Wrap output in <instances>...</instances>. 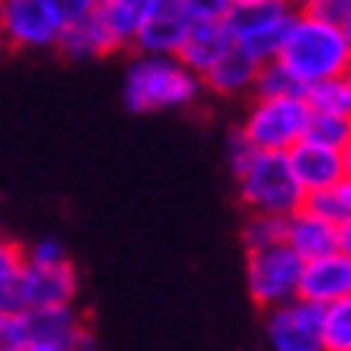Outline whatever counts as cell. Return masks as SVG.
<instances>
[{"label": "cell", "instance_id": "obj_17", "mask_svg": "<svg viewBox=\"0 0 351 351\" xmlns=\"http://www.w3.org/2000/svg\"><path fill=\"white\" fill-rule=\"evenodd\" d=\"M284 242L297 252L303 261L309 258H319L326 252L339 248V226L322 219V216L309 213L306 206H297L287 216V229H284Z\"/></svg>", "mask_w": 351, "mask_h": 351}, {"label": "cell", "instance_id": "obj_21", "mask_svg": "<svg viewBox=\"0 0 351 351\" xmlns=\"http://www.w3.org/2000/svg\"><path fill=\"white\" fill-rule=\"evenodd\" d=\"M284 229H287V216L248 213V219H245V226H242L245 252H252V248H267V245L284 242Z\"/></svg>", "mask_w": 351, "mask_h": 351}, {"label": "cell", "instance_id": "obj_6", "mask_svg": "<svg viewBox=\"0 0 351 351\" xmlns=\"http://www.w3.org/2000/svg\"><path fill=\"white\" fill-rule=\"evenodd\" d=\"M300 271L303 258L287 242L252 248L245 258V287L258 309H271L277 303H287L300 290Z\"/></svg>", "mask_w": 351, "mask_h": 351}, {"label": "cell", "instance_id": "obj_26", "mask_svg": "<svg viewBox=\"0 0 351 351\" xmlns=\"http://www.w3.org/2000/svg\"><path fill=\"white\" fill-rule=\"evenodd\" d=\"M255 152H258L255 145H252V142H248V138L235 129L232 136H229V168H232V174H239V171L252 161V155H255Z\"/></svg>", "mask_w": 351, "mask_h": 351}, {"label": "cell", "instance_id": "obj_5", "mask_svg": "<svg viewBox=\"0 0 351 351\" xmlns=\"http://www.w3.org/2000/svg\"><path fill=\"white\" fill-rule=\"evenodd\" d=\"M297 7L290 0H232L226 10V26L232 43L248 52L255 62L274 58Z\"/></svg>", "mask_w": 351, "mask_h": 351}, {"label": "cell", "instance_id": "obj_29", "mask_svg": "<svg viewBox=\"0 0 351 351\" xmlns=\"http://www.w3.org/2000/svg\"><path fill=\"white\" fill-rule=\"evenodd\" d=\"M55 7H58L64 23H71V20H77V16H84V13L94 10L97 0H55Z\"/></svg>", "mask_w": 351, "mask_h": 351}, {"label": "cell", "instance_id": "obj_33", "mask_svg": "<svg viewBox=\"0 0 351 351\" xmlns=\"http://www.w3.org/2000/svg\"><path fill=\"white\" fill-rule=\"evenodd\" d=\"M341 26H345V32H348V43H351V16L345 23H341Z\"/></svg>", "mask_w": 351, "mask_h": 351}, {"label": "cell", "instance_id": "obj_23", "mask_svg": "<svg viewBox=\"0 0 351 351\" xmlns=\"http://www.w3.org/2000/svg\"><path fill=\"white\" fill-rule=\"evenodd\" d=\"M252 94H261V97H271V94H303V84L297 77L290 75L284 64L277 58H267V62L258 64V75H255V84H252Z\"/></svg>", "mask_w": 351, "mask_h": 351}, {"label": "cell", "instance_id": "obj_13", "mask_svg": "<svg viewBox=\"0 0 351 351\" xmlns=\"http://www.w3.org/2000/svg\"><path fill=\"white\" fill-rule=\"evenodd\" d=\"M297 297L313 300L319 306L351 297V258L335 248V252H326L319 258L303 261Z\"/></svg>", "mask_w": 351, "mask_h": 351}, {"label": "cell", "instance_id": "obj_2", "mask_svg": "<svg viewBox=\"0 0 351 351\" xmlns=\"http://www.w3.org/2000/svg\"><path fill=\"white\" fill-rule=\"evenodd\" d=\"M203 97L200 75L187 68L178 55L138 52L123 77V104L132 113L191 107Z\"/></svg>", "mask_w": 351, "mask_h": 351}, {"label": "cell", "instance_id": "obj_14", "mask_svg": "<svg viewBox=\"0 0 351 351\" xmlns=\"http://www.w3.org/2000/svg\"><path fill=\"white\" fill-rule=\"evenodd\" d=\"M229 45H232V32H229L223 16H191L187 32H184V39L174 55L187 68H193L197 75H203Z\"/></svg>", "mask_w": 351, "mask_h": 351}, {"label": "cell", "instance_id": "obj_31", "mask_svg": "<svg viewBox=\"0 0 351 351\" xmlns=\"http://www.w3.org/2000/svg\"><path fill=\"white\" fill-rule=\"evenodd\" d=\"M341 155H345V178L351 181V138L341 145Z\"/></svg>", "mask_w": 351, "mask_h": 351}, {"label": "cell", "instance_id": "obj_30", "mask_svg": "<svg viewBox=\"0 0 351 351\" xmlns=\"http://www.w3.org/2000/svg\"><path fill=\"white\" fill-rule=\"evenodd\" d=\"M339 252H345L351 258V216L339 223Z\"/></svg>", "mask_w": 351, "mask_h": 351}, {"label": "cell", "instance_id": "obj_16", "mask_svg": "<svg viewBox=\"0 0 351 351\" xmlns=\"http://www.w3.org/2000/svg\"><path fill=\"white\" fill-rule=\"evenodd\" d=\"M55 49L71 58V62H87V58H104V55L119 52V45L113 43L110 29L104 26V20L97 16V10L77 16V20L64 23L58 32V43Z\"/></svg>", "mask_w": 351, "mask_h": 351}, {"label": "cell", "instance_id": "obj_15", "mask_svg": "<svg viewBox=\"0 0 351 351\" xmlns=\"http://www.w3.org/2000/svg\"><path fill=\"white\" fill-rule=\"evenodd\" d=\"M258 64H261V62H255L252 55L242 52V49L232 43L200 75L203 90H210V94H216V97H223V100H232V97L252 94V84H255V75H258Z\"/></svg>", "mask_w": 351, "mask_h": 351}, {"label": "cell", "instance_id": "obj_4", "mask_svg": "<svg viewBox=\"0 0 351 351\" xmlns=\"http://www.w3.org/2000/svg\"><path fill=\"white\" fill-rule=\"evenodd\" d=\"M309 129V107L303 94H252L242 117V132L258 152H287Z\"/></svg>", "mask_w": 351, "mask_h": 351}, {"label": "cell", "instance_id": "obj_18", "mask_svg": "<svg viewBox=\"0 0 351 351\" xmlns=\"http://www.w3.org/2000/svg\"><path fill=\"white\" fill-rule=\"evenodd\" d=\"M319 341L322 351H351V297L322 306Z\"/></svg>", "mask_w": 351, "mask_h": 351}, {"label": "cell", "instance_id": "obj_25", "mask_svg": "<svg viewBox=\"0 0 351 351\" xmlns=\"http://www.w3.org/2000/svg\"><path fill=\"white\" fill-rule=\"evenodd\" d=\"M23 258L26 261H39V265H49V261H62L64 255V245L58 239H39V242H32L29 248H23Z\"/></svg>", "mask_w": 351, "mask_h": 351}, {"label": "cell", "instance_id": "obj_28", "mask_svg": "<svg viewBox=\"0 0 351 351\" xmlns=\"http://www.w3.org/2000/svg\"><path fill=\"white\" fill-rule=\"evenodd\" d=\"M232 0H184L191 16H226Z\"/></svg>", "mask_w": 351, "mask_h": 351}, {"label": "cell", "instance_id": "obj_20", "mask_svg": "<svg viewBox=\"0 0 351 351\" xmlns=\"http://www.w3.org/2000/svg\"><path fill=\"white\" fill-rule=\"evenodd\" d=\"M303 100H306L309 113H351L348 90L341 77H322L303 87Z\"/></svg>", "mask_w": 351, "mask_h": 351}, {"label": "cell", "instance_id": "obj_22", "mask_svg": "<svg viewBox=\"0 0 351 351\" xmlns=\"http://www.w3.org/2000/svg\"><path fill=\"white\" fill-rule=\"evenodd\" d=\"M23 267V245L0 235V309H20L16 274Z\"/></svg>", "mask_w": 351, "mask_h": 351}, {"label": "cell", "instance_id": "obj_27", "mask_svg": "<svg viewBox=\"0 0 351 351\" xmlns=\"http://www.w3.org/2000/svg\"><path fill=\"white\" fill-rule=\"evenodd\" d=\"M306 10L319 13V16H326L332 23H345L351 16V0H309Z\"/></svg>", "mask_w": 351, "mask_h": 351}, {"label": "cell", "instance_id": "obj_3", "mask_svg": "<svg viewBox=\"0 0 351 351\" xmlns=\"http://www.w3.org/2000/svg\"><path fill=\"white\" fill-rule=\"evenodd\" d=\"M239 203L245 213H277L290 216L303 206V187L290 171L287 152H255L239 174Z\"/></svg>", "mask_w": 351, "mask_h": 351}, {"label": "cell", "instance_id": "obj_11", "mask_svg": "<svg viewBox=\"0 0 351 351\" xmlns=\"http://www.w3.org/2000/svg\"><path fill=\"white\" fill-rule=\"evenodd\" d=\"M187 23H191V13L184 7V0H149L138 16L132 49L152 55H174L187 32Z\"/></svg>", "mask_w": 351, "mask_h": 351}, {"label": "cell", "instance_id": "obj_10", "mask_svg": "<svg viewBox=\"0 0 351 351\" xmlns=\"http://www.w3.org/2000/svg\"><path fill=\"white\" fill-rule=\"evenodd\" d=\"M77 267L62 258V261H26L16 274V300L26 309H39V306H62V303H75L77 300Z\"/></svg>", "mask_w": 351, "mask_h": 351}, {"label": "cell", "instance_id": "obj_9", "mask_svg": "<svg viewBox=\"0 0 351 351\" xmlns=\"http://www.w3.org/2000/svg\"><path fill=\"white\" fill-rule=\"evenodd\" d=\"M322 306L313 300L293 297L265 309V335L274 351H322L319 341Z\"/></svg>", "mask_w": 351, "mask_h": 351}, {"label": "cell", "instance_id": "obj_12", "mask_svg": "<svg viewBox=\"0 0 351 351\" xmlns=\"http://www.w3.org/2000/svg\"><path fill=\"white\" fill-rule=\"evenodd\" d=\"M287 161L297 184L303 187V197L309 191L339 184L345 178V155H341V149L329 145V142H319V138L303 136L293 149H287Z\"/></svg>", "mask_w": 351, "mask_h": 351}, {"label": "cell", "instance_id": "obj_32", "mask_svg": "<svg viewBox=\"0 0 351 351\" xmlns=\"http://www.w3.org/2000/svg\"><path fill=\"white\" fill-rule=\"evenodd\" d=\"M341 81H345V90H348V104H351V64L345 68V75H341Z\"/></svg>", "mask_w": 351, "mask_h": 351}, {"label": "cell", "instance_id": "obj_1", "mask_svg": "<svg viewBox=\"0 0 351 351\" xmlns=\"http://www.w3.org/2000/svg\"><path fill=\"white\" fill-rule=\"evenodd\" d=\"M277 62L306 87L322 77H341L351 64V43L341 23L300 7L290 20L284 43L274 55Z\"/></svg>", "mask_w": 351, "mask_h": 351}, {"label": "cell", "instance_id": "obj_8", "mask_svg": "<svg viewBox=\"0 0 351 351\" xmlns=\"http://www.w3.org/2000/svg\"><path fill=\"white\" fill-rule=\"evenodd\" d=\"M23 329H26V351H77L94 348V332L77 313L75 303L62 306H23Z\"/></svg>", "mask_w": 351, "mask_h": 351}, {"label": "cell", "instance_id": "obj_7", "mask_svg": "<svg viewBox=\"0 0 351 351\" xmlns=\"http://www.w3.org/2000/svg\"><path fill=\"white\" fill-rule=\"evenodd\" d=\"M62 26L55 0H0V45L13 52L55 49Z\"/></svg>", "mask_w": 351, "mask_h": 351}, {"label": "cell", "instance_id": "obj_24", "mask_svg": "<svg viewBox=\"0 0 351 351\" xmlns=\"http://www.w3.org/2000/svg\"><path fill=\"white\" fill-rule=\"evenodd\" d=\"M306 136L341 149L351 138V113H309Z\"/></svg>", "mask_w": 351, "mask_h": 351}, {"label": "cell", "instance_id": "obj_19", "mask_svg": "<svg viewBox=\"0 0 351 351\" xmlns=\"http://www.w3.org/2000/svg\"><path fill=\"white\" fill-rule=\"evenodd\" d=\"M303 206H306L309 213H316V216H322V219H329V223L339 226L341 219L351 216V181L341 178L339 184L309 191L306 197H303Z\"/></svg>", "mask_w": 351, "mask_h": 351}]
</instances>
